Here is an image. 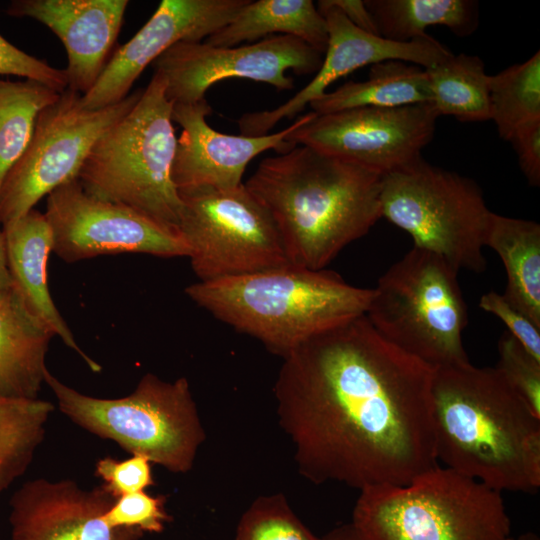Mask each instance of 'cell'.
<instances>
[{"mask_svg": "<svg viewBox=\"0 0 540 540\" xmlns=\"http://www.w3.org/2000/svg\"><path fill=\"white\" fill-rule=\"evenodd\" d=\"M433 375L365 315L300 344L274 386L299 473L362 491L405 485L438 466Z\"/></svg>", "mask_w": 540, "mask_h": 540, "instance_id": "6da1fadb", "label": "cell"}, {"mask_svg": "<svg viewBox=\"0 0 540 540\" xmlns=\"http://www.w3.org/2000/svg\"><path fill=\"white\" fill-rule=\"evenodd\" d=\"M438 463L497 490L540 487V417L497 367L434 369Z\"/></svg>", "mask_w": 540, "mask_h": 540, "instance_id": "7a4b0ae2", "label": "cell"}, {"mask_svg": "<svg viewBox=\"0 0 540 540\" xmlns=\"http://www.w3.org/2000/svg\"><path fill=\"white\" fill-rule=\"evenodd\" d=\"M381 178L296 145L263 159L245 186L271 214L291 265L321 270L382 217Z\"/></svg>", "mask_w": 540, "mask_h": 540, "instance_id": "3957f363", "label": "cell"}, {"mask_svg": "<svg viewBox=\"0 0 540 540\" xmlns=\"http://www.w3.org/2000/svg\"><path fill=\"white\" fill-rule=\"evenodd\" d=\"M185 294L216 319L284 358L308 339L365 315L373 289L297 266L198 281Z\"/></svg>", "mask_w": 540, "mask_h": 540, "instance_id": "277c9868", "label": "cell"}, {"mask_svg": "<svg viewBox=\"0 0 540 540\" xmlns=\"http://www.w3.org/2000/svg\"><path fill=\"white\" fill-rule=\"evenodd\" d=\"M165 90L164 77L154 72L132 109L93 145L78 181L93 197L179 231L182 201L172 181L177 138Z\"/></svg>", "mask_w": 540, "mask_h": 540, "instance_id": "5b68a950", "label": "cell"}, {"mask_svg": "<svg viewBox=\"0 0 540 540\" xmlns=\"http://www.w3.org/2000/svg\"><path fill=\"white\" fill-rule=\"evenodd\" d=\"M351 524L363 540H512L501 492L440 465L360 491Z\"/></svg>", "mask_w": 540, "mask_h": 540, "instance_id": "8992f818", "label": "cell"}, {"mask_svg": "<svg viewBox=\"0 0 540 540\" xmlns=\"http://www.w3.org/2000/svg\"><path fill=\"white\" fill-rule=\"evenodd\" d=\"M44 383L75 425L172 473H187L206 440L190 384L146 373L127 396L98 398L64 384L48 369Z\"/></svg>", "mask_w": 540, "mask_h": 540, "instance_id": "52a82bcc", "label": "cell"}, {"mask_svg": "<svg viewBox=\"0 0 540 540\" xmlns=\"http://www.w3.org/2000/svg\"><path fill=\"white\" fill-rule=\"evenodd\" d=\"M458 270L413 247L378 280L365 316L391 344L433 369L469 362Z\"/></svg>", "mask_w": 540, "mask_h": 540, "instance_id": "ba28073f", "label": "cell"}, {"mask_svg": "<svg viewBox=\"0 0 540 540\" xmlns=\"http://www.w3.org/2000/svg\"><path fill=\"white\" fill-rule=\"evenodd\" d=\"M381 216L458 271L482 272L491 211L479 186L422 157L381 178Z\"/></svg>", "mask_w": 540, "mask_h": 540, "instance_id": "9c48e42d", "label": "cell"}, {"mask_svg": "<svg viewBox=\"0 0 540 540\" xmlns=\"http://www.w3.org/2000/svg\"><path fill=\"white\" fill-rule=\"evenodd\" d=\"M179 231L199 281L290 266L277 226L245 184L178 190Z\"/></svg>", "mask_w": 540, "mask_h": 540, "instance_id": "30bf717a", "label": "cell"}, {"mask_svg": "<svg viewBox=\"0 0 540 540\" xmlns=\"http://www.w3.org/2000/svg\"><path fill=\"white\" fill-rule=\"evenodd\" d=\"M143 89L120 102L90 110L82 95L66 89L40 111L31 140L6 175L0 189V224H9L30 210L54 189L78 179L96 141L125 116Z\"/></svg>", "mask_w": 540, "mask_h": 540, "instance_id": "8fae6325", "label": "cell"}, {"mask_svg": "<svg viewBox=\"0 0 540 540\" xmlns=\"http://www.w3.org/2000/svg\"><path fill=\"white\" fill-rule=\"evenodd\" d=\"M438 117L431 103L320 115L311 111L286 140L385 175L422 157Z\"/></svg>", "mask_w": 540, "mask_h": 540, "instance_id": "7c38bea8", "label": "cell"}, {"mask_svg": "<svg viewBox=\"0 0 540 540\" xmlns=\"http://www.w3.org/2000/svg\"><path fill=\"white\" fill-rule=\"evenodd\" d=\"M46 204L52 251L65 262L120 253L162 258L189 255L178 230L128 206L87 194L78 179L54 189Z\"/></svg>", "mask_w": 540, "mask_h": 540, "instance_id": "4fadbf2b", "label": "cell"}, {"mask_svg": "<svg viewBox=\"0 0 540 540\" xmlns=\"http://www.w3.org/2000/svg\"><path fill=\"white\" fill-rule=\"evenodd\" d=\"M323 54L289 35H273L254 44L217 47L201 42H178L152 63L154 72L166 81L165 94L174 103H195L205 99L208 89L229 78H243L274 86L294 87L296 75L319 70Z\"/></svg>", "mask_w": 540, "mask_h": 540, "instance_id": "5bb4252c", "label": "cell"}, {"mask_svg": "<svg viewBox=\"0 0 540 540\" xmlns=\"http://www.w3.org/2000/svg\"><path fill=\"white\" fill-rule=\"evenodd\" d=\"M250 0H163L151 18L117 48L93 87L81 97L95 110L127 97L143 70L178 42H200L227 25Z\"/></svg>", "mask_w": 540, "mask_h": 540, "instance_id": "9a60e30c", "label": "cell"}, {"mask_svg": "<svg viewBox=\"0 0 540 540\" xmlns=\"http://www.w3.org/2000/svg\"><path fill=\"white\" fill-rule=\"evenodd\" d=\"M114 500L102 485L84 489L72 479L29 480L9 501L11 540H139L142 531L104 522Z\"/></svg>", "mask_w": 540, "mask_h": 540, "instance_id": "2e32d148", "label": "cell"}, {"mask_svg": "<svg viewBox=\"0 0 540 540\" xmlns=\"http://www.w3.org/2000/svg\"><path fill=\"white\" fill-rule=\"evenodd\" d=\"M211 113L206 98L173 104L172 121L182 127L172 165V181L177 190L230 189L241 185L246 167L256 156L270 149L285 153L296 146L286 138L302 121L300 116L280 132L249 137L212 129L206 121Z\"/></svg>", "mask_w": 540, "mask_h": 540, "instance_id": "e0dca14e", "label": "cell"}, {"mask_svg": "<svg viewBox=\"0 0 540 540\" xmlns=\"http://www.w3.org/2000/svg\"><path fill=\"white\" fill-rule=\"evenodd\" d=\"M316 6L328 29L325 57L315 77L303 89L284 104L258 113L257 122L264 131H270L282 119L296 117L325 94L333 82L366 65L399 60L427 69L452 55L429 35L409 42L391 41L360 30L329 0H320Z\"/></svg>", "mask_w": 540, "mask_h": 540, "instance_id": "ac0fdd59", "label": "cell"}, {"mask_svg": "<svg viewBox=\"0 0 540 540\" xmlns=\"http://www.w3.org/2000/svg\"><path fill=\"white\" fill-rule=\"evenodd\" d=\"M127 0H14L6 13L47 26L62 41L67 89L86 94L108 62L121 29Z\"/></svg>", "mask_w": 540, "mask_h": 540, "instance_id": "d6986e66", "label": "cell"}, {"mask_svg": "<svg viewBox=\"0 0 540 540\" xmlns=\"http://www.w3.org/2000/svg\"><path fill=\"white\" fill-rule=\"evenodd\" d=\"M12 287L28 310L63 343L75 351L93 372L101 366L78 345L72 331L58 311L47 282V261L53 236L44 213L32 209L3 226Z\"/></svg>", "mask_w": 540, "mask_h": 540, "instance_id": "ffe728a7", "label": "cell"}, {"mask_svg": "<svg viewBox=\"0 0 540 540\" xmlns=\"http://www.w3.org/2000/svg\"><path fill=\"white\" fill-rule=\"evenodd\" d=\"M52 337L13 287L0 290V397L39 398Z\"/></svg>", "mask_w": 540, "mask_h": 540, "instance_id": "44dd1931", "label": "cell"}, {"mask_svg": "<svg viewBox=\"0 0 540 540\" xmlns=\"http://www.w3.org/2000/svg\"><path fill=\"white\" fill-rule=\"evenodd\" d=\"M275 33L296 37L322 54L328 44L326 20L311 0H250L227 25L208 36L205 43L235 47Z\"/></svg>", "mask_w": 540, "mask_h": 540, "instance_id": "7402d4cb", "label": "cell"}, {"mask_svg": "<svg viewBox=\"0 0 540 540\" xmlns=\"http://www.w3.org/2000/svg\"><path fill=\"white\" fill-rule=\"evenodd\" d=\"M485 246L492 248L505 266V298L540 327L539 224L492 212Z\"/></svg>", "mask_w": 540, "mask_h": 540, "instance_id": "603a6c76", "label": "cell"}, {"mask_svg": "<svg viewBox=\"0 0 540 540\" xmlns=\"http://www.w3.org/2000/svg\"><path fill=\"white\" fill-rule=\"evenodd\" d=\"M426 103H431L426 70L415 64L389 60L372 65L367 80L346 82L309 106L320 115L356 107L392 108Z\"/></svg>", "mask_w": 540, "mask_h": 540, "instance_id": "cb8c5ba5", "label": "cell"}, {"mask_svg": "<svg viewBox=\"0 0 540 540\" xmlns=\"http://www.w3.org/2000/svg\"><path fill=\"white\" fill-rule=\"evenodd\" d=\"M379 36L396 42L423 38L429 26L443 25L458 37L479 23V5L471 0H366Z\"/></svg>", "mask_w": 540, "mask_h": 540, "instance_id": "d4e9b609", "label": "cell"}, {"mask_svg": "<svg viewBox=\"0 0 540 540\" xmlns=\"http://www.w3.org/2000/svg\"><path fill=\"white\" fill-rule=\"evenodd\" d=\"M425 70L431 104L438 116H452L462 122L490 120L489 75L479 57L452 54Z\"/></svg>", "mask_w": 540, "mask_h": 540, "instance_id": "484cf974", "label": "cell"}, {"mask_svg": "<svg viewBox=\"0 0 540 540\" xmlns=\"http://www.w3.org/2000/svg\"><path fill=\"white\" fill-rule=\"evenodd\" d=\"M54 409L40 398L0 397V493L28 470Z\"/></svg>", "mask_w": 540, "mask_h": 540, "instance_id": "4316f807", "label": "cell"}, {"mask_svg": "<svg viewBox=\"0 0 540 540\" xmlns=\"http://www.w3.org/2000/svg\"><path fill=\"white\" fill-rule=\"evenodd\" d=\"M60 93L31 79L10 81L0 77V189L27 148L42 109Z\"/></svg>", "mask_w": 540, "mask_h": 540, "instance_id": "83f0119b", "label": "cell"}, {"mask_svg": "<svg viewBox=\"0 0 540 540\" xmlns=\"http://www.w3.org/2000/svg\"><path fill=\"white\" fill-rule=\"evenodd\" d=\"M490 119L499 136L508 141L513 132L540 119V52L521 64L489 76Z\"/></svg>", "mask_w": 540, "mask_h": 540, "instance_id": "f1b7e54d", "label": "cell"}, {"mask_svg": "<svg viewBox=\"0 0 540 540\" xmlns=\"http://www.w3.org/2000/svg\"><path fill=\"white\" fill-rule=\"evenodd\" d=\"M234 540H323L297 517L287 498L276 493L256 498L243 513Z\"/></svg>", "mask_w": 540, "mask_h": 540, "instance_id": "f546056e", "label": "cell"}, {"mask_svg": "<svg viewBox=\"0 0 540 540\" xmlns=\"http://www.w3.org/2000/svg\"><path fill=\"white\" fill-rule=\"evenodd\" d=\"M165 495L153 496L140 491L114 500L103 515L104 522L113 529H138L143 533H160L172 521L166 509Z\"/></svg>", "mask_w": 540, "mask_h": 540, "instance_id": "4dcf8cb0", "label": "cell"}, {"mask_svg": "<svg viewBox=\"0 0 540 540\" xmlns=\"http://www.w3.org/2000/svg\"><path fill=\"white\" fill-rule=\"evenodd\" d=\"M498 370L540 417V361L507 331L498 341Z\"/></svg>", "mask_w": 540, "mask_h": 540, "instance_id": "1f68e13d", "label": "cell"}, {"mask_svg": "<svg viewBox=\"0 0 540 540\" xmlns=\"http://www.w3.org/2000/svg\"><path fill=\"white\" fill-rule=\"evenodd\" d=\"M94 473L114 499L146 491L155 485L151 461L139 455H131L124 460L110 456L100 458L95 464Z\"/></svg>", "mask_w": 540, "mask_h": 540, "instance_id": "d6a6232c", "label": "cell"}, {"mask_svg": "<svg viewBox=\"0 0 540 540\" xmlns=\"http://www.w3.org/2000/svg\"><path fill=\"white\" fill-rule=\"evenodd\" d=\"M0 75H15L38 81L58 93L68 87L66 73L46 61L18 49L0 34Z\"/></svg>", "mask_w": 540, "mask_h": 540, "instance_id": "836d02e7", "label": "cell"}, {"mask_svg": "<svg viewBox=\"0 0 540 540\" xmlns=\"http://www.w3.org/2000/svg\"><path fill=\"white\" fill-rule=\"evenodd\" d=\"M479 306L498 317L523 348L540 361V327L513 306L503 294L490 291L481 296Z\"/></svg>", "mask_w": 540, "mask_h": 540, "instance_id": "e575fe53", "label": "cell"}, {"mask_svg": "<svg viewBox=\"0 0 540 540\" xmlns=\"http://www.w3.org/2000/svg\"><path fill=\"white\" fill-rule=\"evenodd\" d=\"M517 154L522 173L532 186L540 184V119L517 128L509 140Z\"/></svg>", "mask_w": 540, "mask_h": 540, "instance_id": "d590c367", "label": "cell"}, {"mask_svg": "<svg viewBox=\"0 0 540 540\" xmlns=\"http://www.w3.org/2000/svg\"><path fill=\"white\" fill-rule=\"evenodd\" d=\"M343 15L360 30L379 35L375 22L365 1L362 0H329Z\"/></svg>", "mask_w": 540, "mask_h": 540, "instance_id": "8d00e7d4", "label": "cell"}, {"mask_svg": "<svg viewBox=\"0 0 540 540\" xmlns=\"http://www.w3.org/2000/svg\"><path fill=\"white\" fill-rule=\"evenodd\" d=\"M13 282L9 272L6 241L3 229H0V290L12 288Z\"/></svg>", "mask_w": 540, "mask_h": 540, "instance_id": "74e56055", "label": "cell"}, {"mask_svg": "<svg viewBox=\"0 0 540 540\" xmlns=\"http://www.w3.org/2000/svg\"><path fill=\"white\" fill-rule=\"evenodd\" d=\"M322 538L323 540H363L351 523L332 529Z\"/></svg>", "mask_w": 540, "mask_h": 540, "instance_id": "f35d334b", "label": "cell"}, {"mask_svg": "<svg viewBox=\"0 0 540 540\" xmlns=\"http://www.w3.org/2000/svg\"><path fill=\"white\" fill-rule=\"evenodd\" d=\"M517 540H540V538L533 532H526L520 535Z\"/></svg>", "mask_w": 540, "mask_h": 540, "instance_id": "ab89813d", "label": "cell"}]
</instances>
